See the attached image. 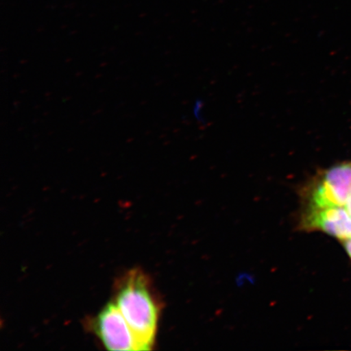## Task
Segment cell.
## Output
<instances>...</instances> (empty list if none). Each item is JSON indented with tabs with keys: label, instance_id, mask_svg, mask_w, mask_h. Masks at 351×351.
<instances>
[{
	"label": "cell",
	"instance_id": "obj_1",
	"mask_svg": "<svg viewBox=\"0 0 351 351\" xmlns=\"http://www.w3.org/2000/svg\"><path fill=\"white\" fill-rule=\"evenodd\" d=\"M115 304L130 324L141 350H151L155 342L159 308L141 271H131L121 280Z\"/></svg>",
	"mask_w": 351,
	"mask_h": 351
},
{
	"label": "cell",
	"instance_id": "obj_2",
	"mask_svg": "<svg viewBox=\"0 0 351 351\" xmlns=\"http://www.w3.org/2000/svg\"><path fill=\"white\" fill-rule=\"evenodd\" d=\"M350 197L351 164H341L326 171L309 189L306 208L345 207Z\"/></svg>",
	"mask_w": 351,
	"mask_h": 351
},
{
	"label": "cell",
	"instance_id": "obj_3",
	"mask_svg": "<svg viewBox=\"0 0 351 351\" xmlns=\"http://www.w3.org/2000/svg\"><path fill=\"white\" fill-rule=\"evenodd\" d=\"M94 329L109 350H141L130 324L114 302L100 311L95 320Z\"/></svg>",
	"mask_w": 351,
	"mask_h": 351
},
{
	"label": "cell",
	"instance_id": "obj_4",
	"mask_svg": "<svg viewBox=\"0 0 351 351\" xmlns=\"http://www.w3.org/2000/svg\"><path fill=\"white\" fill-rule=\"evenodd\" d=\"M302 227L323 231L341 240L351 239V217L345 207L306 208Z\"/></svg>",
	"mask_w": 351,
	"mask_h": 351
},
{
	"label": "cell",
	"instance_id": "obj_5",
	"mask_svg": "<svg viewBox=\"0 0 351 351\" xmlns=\"http://www.w3.org/2000/svg\"><path fill=\"white\" fill-rule=\"evenodd\" d=\"M345 247L351 258V239L345 241Z\"/></svg>",
	"mask_w": 351,
	"mask_h": 351
},
{
	"label": "cell",
	"instance_id": "obj_6",
	"mask_svg": "<svg viewBox=\"0 0 351 351\" xmlns=\"http://www.w3.org/2000/svg\"><path fill=\"white\" fill-rule=\"evenodd\" d=\"M345 208L346 210H348V212L349 213V214L350 215V217H351V197H350V200L348 201V203L346 204V205L345 206Z\"/></svg>",
	"mask_w": 351,
	"mask_h": 351
}]
</instances>
